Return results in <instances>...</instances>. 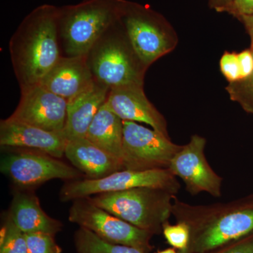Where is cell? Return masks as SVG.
Segmentation results:
<instances>
[{
    "label": "cell",
    "mask_w": 253,
    "mask_h": 253,
    "mask_svg": "<svg viewBox=\"0 0 253 253\" xmlns=\"http://www.w3.org/2000/svg\"><path fill=\"white\" fill-rule=\"evenodd\" d=\"M106 104L123 121L146 123L168 136L167 122L146 97L144 86H126L110 89Z\"/></svg>",
    "instance_id": "5bb4252c"
},
{
    "label": "cell",
    "mask_w": 253,
    "mask_h": 253,
    "mask_svg": "<svg viewBox=\"0 0 253 253\" xmlns=\"http://www.w3.org/2000/svg\"><path fill=\"white\" fill-rule=\"evenodd\" d=\"M241 18V21L244 22L246 29L249 32L250 36L251 38V42L253 44V14L249 16H242Z\"/></svg>",
    "instance_id": "f546056e"
},
{
    "label": "cell",
    "mask_w": 253,
    "mask_h": 253,
    "mask_svg": "<svg viewBox=\"0 0 253 253\" xmlns=\"http://www.w3.org/2000/svg\"><path fill=\"white\" fill-rule=\"evenodd\" d=\"M64 156L75 168L96 179L123 169L122 161L96 146L86 137L68 140Z\"/></svg>",
    "instance_id": "e0dca14e"
},
{
    "label": "cell",
    "mask_w": 253,
    "mask_h": 253,
    "mask_svg": "<svg viewBox=\"0 0 253 253\" xmlns=\"http://www.w3.org/2000/svg\"><path fill=\"white\" fill-rule=\"evenodd\" d=\"M226 12L239 18L253 14V0H233L225 10Z\"/></svg>",
    "instance_id": "d4e9b609"
},
{
    "label": "cell",
    "mask_w": 253,
    "mask_h": 253,
    "mask_svg": "<svg viewBox=\"0 0 253 253\" xmlns=\"http://www.w3.org/2000/svg\"><path fill=\"white\" fill-rule=\"evenodd\" d=\"M21 97L9 118L51 131H63L67 116V100L41 84L20 88Z\"/></svg>",
    "instance_id": "7c38bea8"
},
{
    "label": "cell",
    "mask_w": 253,
    "mask_h": 253,
    "mask_svg": "<svg viewBox=\"0 0 253 253\" xmlns=\"http://www.w3.org/2000/svg\"><path fill=\"white\" fill-rule=\"evenodd\" d=\"M9 218L24 234L41 232L55 235L62 228L61 221L47 215L38 198L31 193L18 192L14 195Z\"/></svg>",
    "instance_id": "ac0fdd59"
},
{
    "label": "cell",
    "mask_w": 253,
    "mask_h": 253,
    "mask_svg": "<svg viewBox=\"0 0 253 253\" xmlns=\"http://www.w3.org/2000/svg\"><path fill=\"white\" fill-rule=\"evenodd\" d=\"M176 177L169 168L148 170L121 169L100 179L68 181L61 189L60 199L66 202L93 195L143 187L166 190L175 195L180 188Z\"/></svg>",
    "instance_id": "8992f818"
},
{
    "label": "cell",
    "mask_w": 253,
    "mask_h": 253,
    "mask_svg": "<svg viewBox=\"0 0 253 253\" xmlns=\"http://www.w3.org/2000/svg\"><path fill=\"white\" fill-rule=\"evenodd\" d=\"M206 139L194 134L189 142L174 155L169 169L180 178L190 194L206 192L214 197H220L222 179L208 163L204 150Z\"/></svg>",
    "instance_id": "8fae6325"
},
{
    "label": "cell",
    "mask_w": 253,
    "mask_h": 253,
    "mask_svg": "<svg viewBox=\"0 0 253 253\" xmlns=\"http://www.w3.org/2000/svg\"><path fill=\"white\" fill-rule=\"evenodd\" d=\"M0 253H28L26 235L9 217L0 231Z\"/></svg>",
    "instance_id": "44dd1931"
},
{
    "label": "cell",
    "mask_w": 253,
    "mask_h": 253,
    "mask_svg": "<svg viewBox=\"0 0 253 253\" xmlns=\"http://www.w3.org/2000/svg\"><path fill=\"white\" fill-rule=\"evenodd\" d=\"M174 194L154 188H135L95 195L96 206L132 225L155 234L172 214Z\"/></svg>",
    "instance_id": "5b68a950"
},
{
    "label": "cell",
    "mask_w": 253,
    "mask_h": 253,
    "mask_svg": "<svg viewBox=\"0 0 253 253\" xmlns=\"http://www.w3.org/2000/svg\"><path fill=\"white\" fill-rule=\"evenodd\" d=\"M233 0H209L210 4L218 11H225Z\"/></svg>",
    "instance_id": "f1b7e54d"
},
{
    "label": "cell",
    "mask_w": 253,
    "mask_h": 253,
    "mask_svg": "<svg viewBox=\"0 0 253 253\" xmlns=\"http://www.w3.org/2000/svg\"><path fill=\"white\" fill-rule=\"evenodd\" d=\"M94 81L86 56L63 55L39 84L68 101L85 90Z\"/></svg>",
    "instance_id": "9a60e30c"
},
{
    "label": "cell",
    "mask_w": 253,
    "mask_h": 253,
    "mask_svg": "<svg viewBox=\"0 0 253 253\" xmlns=\"http://www.w3.org/2000/svg\"><path fill=\"white\" fill-rule=\"evenodd\" d=\"M251 50L253 53V44L251 45ZM246 81H249V84H248V86H249V92L251 96L248 98V99L246 100V102L243 104V106H244L246 111L253 113V73L252 76H251L249 79L246 80Z\"/></svg>",
    "instance_id": "83f0119b"
},
{
    "label": "cell",
    "mask_w": 253,
    "mask_h": 253,
    "mask_svg": "<svg viewBox=\"0 0 253 253\" xmlns=\"http://www.w3.org/2000/svg\"><path fill=\"white\" fill-rule=\"evenodd\" d=\"M86 138L122 161L123 121L108 107L106 103L91 122Z\"/></svg>",
    "instance_id": "d6986e66"
},
{
    "label": "cell",
    "mask_w": 253,
    "mask_h": 253,
    "mask_svg": "<svg viewBox=\"0 0 253 253\" xmlns=\"http://www.w3.org/2000/svg\"><path fill=\"white\" fill-rule=\"evenodd\" d=\"M181 148L154 129L123 121V169H167Z\"/></svg>",
    "instance_id": "9c48e42d"
},
{
    "label": "cell",
    "mask_w": 253,
    "mask_h": 253,
    "mask_svg": "<svg viewBox=\"0 0 253 253\" xmlns=\"http://www.w3.org/2000/svg\"><path fill=\"white\" fill-rule=\"evenodd\" d=\"M173 202L172 214L191 229L186 251L210 253L253 233V195L229 204L206 207Z\"/></svg>",
    "instance_id": "7a4b0ae2"
},
{
    "label": "cell",
    "mask_w": 253,
    "mask_h": 253,
    "mask_svg": "<svg viewBox=\"0 0 253 253\" xmlns=\"http://www.w3.org/2000/svg\"><path fill=\"white\" fill-rule=\"evenodd\" d=\"M95 81L110 89L126 86H144L146 66L128 39L119 18L86 55Z\"/></svg>",
    "instance_id": "3957f363"
},
{
    "label": "cell",
    "mask_w": 253,
    "mask_h": 253,
    "mask_svg": "<svg viewBox=\"0 0 253 253\" xmlns=\"http://www.w3.org/2000/svg\"><path fill=\"white\" fill-rule=\"evenodd\" d=\"M119 20L133 49L146 67L172 49L162 18L152 10L121 0Z\"/></svg>",
    "instance_id": "ba28073f"
},
{
    "label": "cell",
    "mask_w": 253,
    "mask_h": 253,
    "mask_svg": "<svg viewBox=\"0 0 253 253\" xmlns=\"http://www.w3.org/2000/svg\"><path fill=\"white\" fill-rule=\"evenodd\" d=\"M241 66V81L249 79L253 73V53L251 49L238 54Z\"/></svg>",
    "instance_id": "484cf974"
},
{
    "label": "cell",
    "mask_w": 253,
    "mask_h": 253,
    "mask_svg": "<svg viewBox=\"0 0 253 253\" xmlns=\"http://www.w3.org/2000/svg\"><path fill=\"white\" fill-rule=\"evenodd\" d=\"M163 231L168 244L185 252L191 240V229L186 222L179 221L177 224H170L167 221L163 224Z\"/></svg>",
    "instance_id": "7402d4cb"
},
{
    "label": "cell",
    "mask_w": 253,
    "mask_h": 253,
    "mask_svg": "<svg viewBox=\"0 0 253 253\" xmlns=\"http://www.w3.org/2000/svg\"><path fill=\"white\" fill-rule=\"evenodd\" d=\"M67 142L64 131L45 130L9 118L0 122L1 147L29 149L61 158Z\"/></svg>",
    "instance_id": "4fadbf2b"
},
{
    "label": "cell",
    "mask_w": 253,
    "mask_h": 253,
    "mask_svg": "<svg viewBox=\"0 0 253 253\" xmlns=\"http://www.w3.org/2000/svg\"><path fill=\"white\" fill-rule=\"evenodd\" d=\"M110 89L96 81L68 101L64 134L68 141L86 137L91 122L106 103Z\"/></svg>",
    "instance_id": "2e32d148"
},
{
    "label": "cell",
    "mask_w": 253,
    "mask_h": 253,
    "mask_svg": "<svg viewBox=\"0 0 253 253\" xmlns=\"http://www.w3.org/2000/svg\"><path fill=\"white\" fill-rule=\"evenodd\" d=\"M218 253H253V233Z\"/></svg>",
    "instance_id": "4316f807"
},
{
    "label": "cell",
    "mask_w": 253,
    "mask_h": 253,
    "mask_svg": "<svg viewBox=\"0 0 253 253\" xmlns=\"http://www.w3.org/2000/svg\"><path fill=\"white\" fill-rule=\"evenodd\" d=\"M1 171L21 188H33L55 179L76 180L81 176L77 168L59 158L41 152L8 155L1 162Z\"/></svg>",
    "instance_id": "30bf717a"
},
{
    "label": "cell",
    "mask_w": 253,
    "mask_h": 253,
    "mask_svg": "<svg viewBox=\"0 0 253 253\" xmlns=\"http://www.w3.org/2000/svg\"><path fill=\"white\" fill-rule=\"evenodd\" d=\"M121 0H83L59 7V34L65 56H86L117 21Z\"/></svg>",
    "instance_id": "277c9868"
},
{
    "label": "cell",
    "mask_w": 253,
    "mask_h": 253,
    "mask_svg": "<svg viewBox=\"0 0 253 253\" xmlns=\"http://www.w3.org/2000/svg\"><path fill=\"white\" fill-rule=\"evenodd\" d=\"M75 241L78 253H144L131 246L108 242L83 227L76 232Z\"/></svg>",
    "instance_id": "ffe728a7"
},
{
    "label": "cell",
    "mask_w": 253,
    "mask_h": 253,
    "mask_svg": "<svg viewBox=\"0 0 253 253\" xmlns=\"http://www.w3.org/2000/svg\"><path fill=\"white\" fill-rule=\"evenodd\" d=\"M25 235L28 253H61L62 251L52 234L38 232L25 234Z\"/></svg>",
    "instance_id": "603a6c76"
},
{
    "label": "cell",
    "mask_w": 253,
    "mask_h": 253,
    "mask_svg": "<svg viewBox=\"0 0 253 253\" xmlns=\"http://www.w3.org/2000/svg\"><path fill=\"white\" fill-rule=\"evenodd\" d=\"M156 253H178L176 252L175 250H174L172 249H169L164 250V251H159V252H158Z\"/></svg>",
    "instance_id": "4dcf8cb0"
},
{
    "label": "cell",
    "mask_w": 253,
    "mask_h": 253,
    "mask_svg": "<svg viewBox=\"0 0 253 253\" xmlns=\"http://www.w3.org/2000/svg\"><path fill=\"white\" fill-rule=\"evenodd\" d=\"M221 73L228 81L234 82L241 81V66L236 53H224L220 60Z\"/></svg>",
    "instance_id": "cb8c5ba5"
},
{
    "label": "cell",
    "mask_w": 253,
    "mask_h": 253,
    "mask_svg": "<svg viewBox=\"0 0 253 253\" xmlns=\"http://www.w3.org/2000/svg\"><path fill=\"white\" fill-rule=\"evenodd\" d=\"M68 219L81 227L92 231L101 239L115 244L124 245L148 253L153 233L139 229L99 207L90 197L74 200Z\"/></svg>",
    "instance_id": "52a82bcc"
},
{
    "label": "cell",
    "mask_w": 253,
    "mask_h": 253,
    "mask_svg": "<svg viewBox=\"0 0 253 253\" xmlns=\"http://www.w3.org/2000/svg\"><path fill=\"white\" fill-rule=\"evenodd\" d=\"M59 20V7L40 5L11 37L10 59L20 88L39 84L63 56Z\"/></svg>",
    "instance_id": "6da1fadb"
}]
</instances>
